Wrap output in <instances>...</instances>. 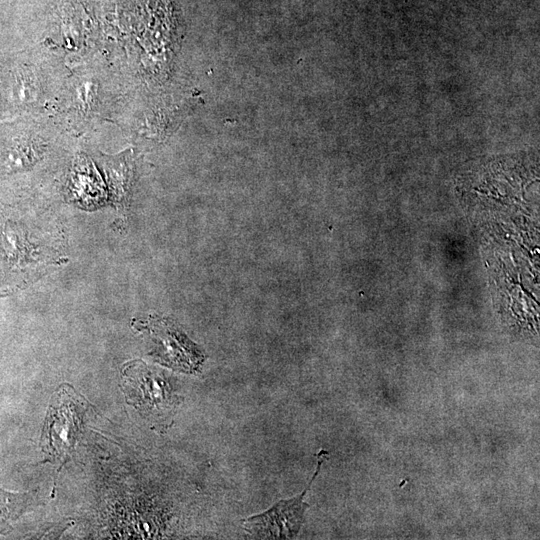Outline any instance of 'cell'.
<instances>
[{"label":"cell","mask_w":540,"mask_h":540,"mask_svg":"<svg viewBox=\"0 0 540 540\" xmlns=\"http://www.w3.org/2000/svg\"><path fill=\"white\" fill-rule=\"evenodd\" d=\"M62 386L52 397L43 429V450L53 457L68 455L81 431L82 402L77 394Z\"/></svg>","instance_id":"6da1fadb"},{"label":"cell","mask_w":540,"mask_h":540,"mask_svg":"<svg viewBox=\"0 0 540 540\" xmlns=\"http://www.w3.org/2000/svg\"><path fill=\"white\" fill-rule=\"evenodd\" d=\"M327 452L321 450L315 473L307 488L294 498L277 502L265 512L251 516L244 521L245 531L254 538L291 539L298 534L308 504L304 501L306 493L318 475Z\"/></svg>","instance_id":"7a4b0ae2"},{"label":"cell","mask_w":540,"mask_h":540,"mask_svg":"<svg viewBox=\"0 0 540 540\" xmlns=\"http://www.w3.org/2000/svg\"><path fill=\"white\" fill-rule=\"evenodd\" d=\"M123 385L128 401L147 411H158L173 404L169 384L152 373L142 362H130L123 369Z\"/></svg>","instance_id":"3957f363"},{"label":"cell","mask_w":540,"mask_h":540,"mask_svg":"<svg viewBox=\"0 0 540 540\" xmlns=\"http://www.w3.org/2000/svg\"><path fill=\"white\" fill-rule=\"evenodd\" d=\"M15 499L14 495L0 491V532L9 527L7 521L15 509V506L12 505L15 503Z\"/></svg>","instance_id":"277c9868"}]
</instances>
